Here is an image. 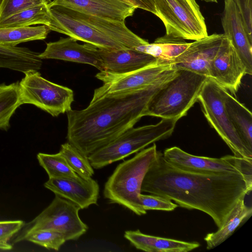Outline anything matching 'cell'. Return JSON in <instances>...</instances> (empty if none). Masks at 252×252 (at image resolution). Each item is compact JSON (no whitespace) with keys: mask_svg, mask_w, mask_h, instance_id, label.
<instances>
[{"mask_svg":"<svg viewBox=\"0 0 252 252\" xmlns=\"http://www.w3.org/2000/svg\"><path fill=\"white\" fill-rule=\"evenodd\" d=\"M241 173L208 174L180 169L158 151L143 179L141 191L163 196L178 206L209 215L218 228L239 200L251 192Z\"/></svg>","mask_w":252,"mask_h":252,"instance_id":"obj_1","label":"cell"},{"mask_svg":"<svg viewBox=\"0 0 252 252\" xmlns=\"http://www.w3.org/2000/svg\"><path fill=\"white\" fill-rule=\"evenodd\" d=\"M171 68L159 80L134 92L93 98L80 110L67 112V142L89 155L133 127L156 93L176 73Z\"/></svg>","mask_w":252,"mask_h":252,"instance_id":"obj_2","label":"cell"},{"mask_svg":"<svg viewBox=\"0 0 252 252\" xmlns=\"http://www.w3.org/2000/svg\"><path fill=\"white\" fill-rule=\"evenodd\" d=\"M48 7L51 19L50 30L98 48L134 49L149 43L130 30L125 21L86 14L61 5Z\"/></svg>","mask_w":252,"mask_h":252,"instance_id":"obj_3","label":"cell"},{"mask_svg":"<svg viewBox=\"0 0 252 252\" xmlns=\"http://www.w3.org/2000/svg\"><path fill=\"white\" fill-rule=\"evenodd\" d=\"M158 153L154 143L118 164L104 185V198L110 203L120 205L137 215L146 214L147 211L140 205L139 195L144 177Z\"/></svg>","mask_w":252,"mask_h":252,"instance_id":"obj_4","label":"cell"},{"mask_svg":"<svg viewBox=\"0 0 252 252\" xmlns=\"http://www.w3.org/2000/svg\"><path fill=\"white\" fill-rule=\"evenodd\" d=\"M208 77L185 70H177L153 96L146 107L144 116L173 119L186 116L197 101L198 96Z\"/></svg>","mask_w":252,"mask_h":252,"instance_id":"obj_5","label":"cell"},{"mask_svg":"<svg viewBox=\"0 0 252 252\" xmlns=\"http://www.w3.org/2000/svg\"><path fill=\"white\" fill-rule=\"evenodd\" d=\"M177 122L173 119H162L155 125L131 127L89 155L88 159L94 169L102 168L170 137Z\"/></svg>","mask_w":252,"mask_h":252,"instance_id":"obj_6","label":"cell"},{"mask_svg":"<svg viewBox=\"0 0 252 252\" xmlns=\"http://www.w3.org/2000/svg\"><path fill=\"white\" fill-rule=\"evenodd\" d=\"M156 15L162 22L165 35L197 40L208 35L199 6L195 0H154Z\"/></svg>","mask_w":252,"mask_h":252,"instance_id":"obj_7","label":"cell"},{"mask_svg":"<svg viewBox=\"0 0 252 252\" xmlns=\"http://www.w3.org/2000/svg\"><path fill=\"white\" fill-rule=\"evenodd\" d=\"M80 209L70 201L55 195L49 205L28 224L14 242L25 241L31 234L41 230L60 232L66 241L77 240L88 229L79 217Z\"/></svg>","mask_w":252,"mask_h":252,"instance_id":"obj_8","label":"cell"},{"mask_svg":"<svg viewBox=\"0 0 252 252\" xmlns=\"http://www.w3.org/2000/svg\"><path fill=\"white\" fill-rule=\"evenodd\" d=\"M24 74L19 82L21 105H34L53 117L71 110L74 101L71 89L45 79L38 70H31Z\"/></svg>","mask_w":252,"mask_h":252,"instance_id":"obj_9","label":"cell"},{"mask_svg":"<svg viewBox=\"0 0 252 252\" xmlns=\"http://www.w3.org/2000/svg\"><path fill=\"white\" fill-rule=\"evenodd\" d=\"M221 87L208 77L198 96L202 112L210 125L215 129L233 153L239 158L252 160V152L240 139L225 110Z\"/></svg>","mask_w":252,"mask_h":252,"instance_id":"obj_10","label":"cell"},{"mask_svg":"<svg viewBox=\"0 0 252 252\" xmlns=\"http://www.w3.org/2000/svg\"><path fill=\"white\" fill-rule=\"evenodd\" d=\"M162 154L170 164L188 172L208 174L238 173L244 177L252 169V160L231 155L220 158L197 156L176 146L166 149Z\"/></svg>","mask_w":252,"mask_h":252,"instance_id":"obj_11","label":"cell"},{"mask_svg":"<svg viewBox=\"0 0 252 252\" xmlns=\"http://www.w3.org/2000/svg\"><path fill=\"white\" fill-rule=\"evenodd\" d=\"M172 68L169 63L158 62L139 69L121 75L100 71L96 77L103 85L94 91L93 98L136 91L154 84Z\"/></svg>","mask_w":252,"mask_h":252,"instance_id":"obj_12","label":"cell"},{"mask_svg":"<svg viewBox=\"0 0 252 252\" xmlns=\"http://www.w3.org/2000/svg\"><path fill=\"white\" fill-rule=\"evenodd\" d=\"M226 36L213 33L190 42L189 46L170 64L176 70L185 69L209 77L210 65Z\"/></svg>","mask_w":252,"mask_h":252,"instance_id":"obj_13","label":"cell"},{"mask_svg":"<svg viewBox=\"0 0 252 252\" xmlns=\"http://www.w3.org/2000/svg\"><path fill=\"white\" fill-rule=\"evenodd\" d=\"M245 74L243 63L230 41L226 37L211 63L208 77L230 94L235 95Z\"/></svg>","mask_w":252,"mask_h":252,"instance_id":"obj_14","label":"cell"},{"mask_svg":"<svg viewBox=\"0 0 252 252\" xmlns=\"http://www.w3.org/2000/svg\"><path fill=\"white\" fill-rule=\"evenodd\" d=\"M223 34L230 41L243 63L246 74H252V41L245 31L239 11L233 0H224L221 16Z\"/></svg>","mask_w":252,"mask_h":252,"instance_id":"obj_15","label":"cell"},{"mask_svg":"<svg viewBox=\"0 0 252 252\" xmlns=\"http://www.w3.org/2000/svg\"><path fill=\"white\" fill-rule=\"evenodd\" d=\"M71 37H61L46 44L44 51L39 53L41 59H55L87 64L102 71L103 66L97 47L88 44H80Z\"/></svg>","mask_w":252,"mask_h":252,"instance_id":"obj_16","label":"cell"},{"mask_svg":"<svg viewBox=\"0 0 252 252\" xmlns=\"http://www.w3.org/2000/svg\"><path fill=\"white\" fill-rule=\"evenodd\" d=\"M44 187L55 195L68 200L81 209L97 204L99 187L92 178L86 179L80 176L76 178H49Z\"/></svg>","mask_w":252,"mask_h":252,"instance_id":"obj_17","label":"cell"},{"mask_svg":"<svg viewBox=\"0 0 252 252\" xmlns=\"http://www.w3.org/2000/svg\"><path fill=\"white\" fill-rule=\"evenodd\" d=\"M47 5H61L86 14L121 21L132 16L137 9L120 0H52Z\"/></svg>","mask_w":252,"mask_h":252,"instance_id":"obj_18","label":"cell"},{"mask_svg":"<svg viewBox=\"0 0 252 252\" xmlns=\"http://www.w3.org/2000/svg\"><path fill=\"white\" fill-rule=\"evenodd\" d=\"M97 48L102 62V71L114 75L127 73L158 61L153 56L134 49L107 50Z\"/></svg>","mask_w":252,"mask_h":252,"instance_id":"obj_19","label":"cell"},{"mask_svg":"<svg viewBox=\"0 0 252 252\" xmlns=\"http://www.w3.org/2000/svg\"><path fill=\"white\" fill-rule=\"evenodd\" d=\"M124 237L136 249L147 252H188L200 246L197 242H186L148 235L139 229L126 231Z\"/></svg>","mask_w":252,"mask_h":252,"instance_id":"obj_20","label":"cell"},{"mask_svg":"<svg viewBox=\"0 0 252 252\" xmlns=\"http://www.w3.org/2000/svg\"><path fill=\"white\" fill-rule=\"evenodd\" d=\"M224 105L229 118L240 139L252 152V114L224 89H221Z\"/></svg>","mask_w":252,"mask_h":252,"instance_id":"obj_21","label":"cell"},{"mask_svg":"<svg viewBox=\"0 0 252 252\" xmlns=\"http://www.w3.org/2000/svg\"><path fill=\"white\" fill-rule=\"evenodd\" d=\"M38 54L26 47L0 46V68L24 74L31 70H38L42 64Z\"/></svg>","mask_w":252,"mask_h":252,"instance_id":"obj_22","label":"cell"},{"mask_svg":"<svg viewBox=\"0 0 252 252\" xmlns=\"http://www.w3.org/2000/svg\"><path fill=\"white\" fill-rule=\"evenodd\" d=\"M190 44V42H187L184 39L165 35L157 38L153 43L137 46L134 49L170 64Z\"/></svg>","mask_w":252,"mask_h":252,"instance_id":"obj_23","label":"cell"},{"mask_svg":"<svg viewBox=\"0 0 252 252\" xmlns=\"http://www.w3.org/2000/svg\"><path fill=\"white\" fill-rule=\"evenodd\" d=\"M252 214V209L245 203V197L241 198L232 210L224 224L215 232L208 233L204 238L207 249L218 246L234 232L236 228Z\"/></svg>","mask_w":252,"mask_h":252,"instance_id":"obj_24","label":"cell"},{"mask_svg":"<svg viewBox=\"0 0 252 252\" xmlns=\"http://www.w3.org/2000/svg\"><path fill=\"white\" fill-rule=\"evenodd\" d=\"M50 31L45 25L0 28V46L15 47L23 42L44 40Z\"/></svg>","mask_w":252,"mask_h":252,"instance_id":"obj_25","label":"cell"},{"mask_svg":"<svg viewBox=\"0 0 252 252\" xmlns=\"http://www.w3.org/2000/svg\"><path fill=\"white\" fill-rule=\"evenodd\" d=\"M47 4L38 5L15 13L0 21V28L42 25L49 28L51 19Z\"/></svg>","mask_w":252,"mask_h":252,"instance_id":"obj_26","label":"cell"},{"mask_svg":"<svg viewBox=\"0 0 252 252\" xmlns=\"http://www.w3.org/2000/svg\"><path fill=\"white\" fill-rule=\"evenodd\" d=\"M21 105L19 82L0 85V129L7 130L10 120Z\"/></svg>","mask_w":252,"mask_h":252,"instance_id":"obj_27","label":"cell"},{"mask_svg":"<svg viewBox=\"0 0 252 252\" xmlns=\"http://www.w3.org/2000/svg\"><path fill=\"white\" fill-rule=\"evenodd\" d=\"M39 164L45 169L49 178H76L78 175L59 152L55 154L39 153L37 155Z\"/></svg>","mask_w":252,"mask_h":252,"instance_id":"obj_28","label":"cell"},{"mask_svg":"<svg viewBox=\"0 0 252 252\" xmlns=\"http://www.w3.org/2000/svg\"><path fill=\"white\" fill-rule=\"evenodd\" d=\"M59 153L78 175L86 179L92 178L94 170L88 157L74 146L68 142L65 143L61 145Z\"/></svg>","mask_w":252,"mask_h":252,"instance_id":"obj_29","label":"cell"},{"mask_svg":"<svg viewBox=\"0 0 252 252\" xmlns=\"http://www.w3.org/2000/svg\"><path fill=\"white\" fill-rule=\"evenodd\" d=\"M47 249L58 251L65 242L63 234L52 230H41L35 231L26 239Z\"/></svg>","mask_w":252,"mask_h":252,"instance_id":"obj_30","label":"cell"},{"mask_svg":"<svg viewBox=\"0 0 252 252\" xmlns=\"http://www.w3.org/2000/svg\"><path fill=\"white\" fill-rule=\"evenodd\" d=\"M50 2L49 0H2L0 5V21L24 9Z\"/></svg>","mask_w":252,"mask_h":252,"instance_id":"obj_31","label":"cell"},{"mask_svg":"<svg viewBox=\"0 0 252 252\" xmlns=\"http://www.w3.org/2000/svg\"><path fill=\"white\" fill-rule=\"evenodd\" d=\"M140 203L142 208L147 210H161L171 211L175 210L178 205L170 199L154 194L139 195Z\"/></svg>","mask_w":252,"mask_h":252,"instance_id":"obj_32","label":"cell"},{"mask_svg":"<svg viewBox=\"0 0 252 252\" xmlns=\"http://www.w3.org/2000/svg\"><path fill=\"white\" fill-rule=\"evenodd\" d=\"M24 226L22 220H0V250H11L12 246L8 243L9 240Z\"/></svg>","mask_w":252,"mask_h":252,"instance_id":"obj_33","label":"cell"},{"mask_svg":"<svg viewBox=\"0 0 252 252\" xmlns=\"http://www.w3.org/2000/svg\"><path fill=\"white\" fill-rule=\"evenodd\" d=\"M241 16L245 31L252 41V0H233Z\"/></svg>","mask_w":252,"mask_h":252,"instance_id":"obj_34","label":"cell"},{"mask_svg":"<svg viewBox=\"0 0 252 252\" xmlns=\"http://www.w3.org/2000/svg\"><path fill=\"white\" fill-rule=\"evenodd\" d=\"M127 4L135 6L136 8H140L150 12L155 15L156 9L154 0H120Z\"/></svg>","mask_w":252,"mask_h":252,"instance_id":"obj_35","label":"cell"},{"mask_svg":"<svg viewBox=\"0 0 252 252\" xmlns=\"http://www.w3.org/2000/svg\"><path fill=\"white\" fill-rule=\"evenodd\" d=\"M207 2H215L217 3L218 1L217 0H202Z\"/></svg>","mask_w":252,"mask_h":252,"instance_id":"obj_36","label":"cell"},{"mask_svg":"<svg viewBox=\"0 0 252 252\" xmlns=\"http://www.w3.org/2000/svg\"><path fill=\"white\" fill-rule=\"evenodd\" d=\"M2 0H0V4L1 3V1H2Z\"/></svg>","mask_w":252,"mask_h":252,"instance_id":"obj_37","label":"cell"},{"mask_svg":"<svg viewBox=\"0 0 252 252\" xmlns=\"http://www.w3.org/2000/svg\"><path fill=\"white\" fill-rule=\"evenodd\" d=\"M49 0L51 1V0Z\"/></svg>","mask_w":252,"mask_h":252,"instance_id":"obj_38","label":"cell"}]
</instances>
